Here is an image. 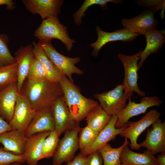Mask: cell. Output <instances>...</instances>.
<instances>
[{"instance_id":"cell-1","label":"cell","mask_w":165,"mask_h":165,"mask_svg":"<svg viewBox=\"0 0 165 165\" xmlns=\"http://www.w3.org/2000/svg\"><path fill=\"white\" fill-rule=\"evenodd\" d=\"M64 99L75 122L79 124L88 114L99 105L96 101L84 96L78 87L63 75L59 82Z\"/></svg>"},{"instance_id":"cell-2","label":"cell","mask_w":165,"mask_h":165,"mask_svg":"<svg viewBox=\"0 0 165 165\" xmlns=\"http://www.w3.org/2000/svg\"><path fill=\"white\" fill-rule=\"evenodd\" d=\"M23 94L36 111L51 108L55 101L63 95L59 82L48 80L36 82L29 79Z\"/></svg>"},{"instance_id":"cell-3","label":"cell","mask_w":165,"mask_h":165,"mask_svg":"<svg viewBox=\"0 0 165 165\" xmlns=\"http://www.w3.org/2000/svg\"><path fill=\"white\" fill-rule=\"evenodd\" d=\"M34 36L43 42H51L53 39L61 41L70 51L75 41L69 37L66 26L61 24L57 17H52L43 20L35 30Z\"/></svg>"},{"instance_id":"cell-4","label":"cell","mask_w":165,"mask_h":165,"mask_svg":"<svg viewBox=\"0 0 165 165\" xmlns=\"http://www.w3.org/2000/svg\"><path fill=\"white\" fill-rule=\"evenodd\" d=\"M133 95V92L125 91L122 83L111 90L95 94L94 96L108 114L118 116L126 106L127 100Z\"/></svg>"},{"instance_id":"cell-5","label":"cell","mask_w":165,"mask_h":165,"mask_svg":"<svg viewBox=\"0 0 165 165\" xmlns=\"http://www.w3.org/2000/svg\"><path fill=\"white\" fill-rule=\"evenodd\" d=\"M47 56L62 74L73 82L72 75H82L83 71L75 66L80 61L79 57H69L58 52L51 42H43L39 41Z\"/></svg>"},{"instance_id":"cell-6","label":"cell","mask_w":165,"mask_h":165,"mask_svg":"<svg viewBox=\"0 0 165 165\" xmlns=\"http://www.w3.org/2000/svg\"><path fill=\"white\" fill-rule=\"evenodd\" d=\"M79 125L66 130L63 137L59 141L56 151L53 156L52 165H61L68 162L74 158L79 149L78 137Z\"/></svg>"},{"instance_id":"cell-7","label":"cell","mask_w":165,"mask_h":165,"mask_svg":"<svg viewBox=\"0 0 165 165\" xmlns=\"http://www.w3.org/2000/svg\"><path fill=\"white\" fill-rule=\"evenodd\" d=\"M161 114L156 109H151L138 121H128L127 126L119 134L130 140V148L140 150L141 147L137 142L139 136L147 128L160 119Z\"/></svg>"},{"instance_id":"cell-8","label":"cell","mask_w":165,"mask_h":165,"mask_svg":"<svg viewBox=\"0 0 165 165\" xmlns=\"http://www.w3.org/2000/svg\"><path fill=\"white\" fill-rule=\"evenodd\" d=\"M140 52L130 56L119 53L117 56L124 67V77L123 84L125 91L135 92L143 97L145 93L140 90L138 84V71L139 69L138 62L140 59Z\"/></svg>"},{"instance_id":"cell-9","label":"cell","mask_w":165,"mask_h":165,"mask_svg":"<svg viewBox=\"0 0 165 165\" xmlns=\"http://www.w3.org/2000/svg\"><path fill=\"white\" fill-rule=\"evenodd\" d=\"M36 112L26 97L20 93L17 97L13 116L9 123L13 129L24 133Z\"/></svg>"},{"instance_id":"cell-10","label":"cell","mask_w":165,"mask_h":165,"mask_svg":"<svg viewBox=\"0 0 165 165\" xmlns=\"http://www.w3.org/2000/svg\"><path fill=\"white\" fill-rule=\"evenodd\" d=\"M128 100V104L118 116L115 125L116 128H122L132 117L145 113L150 107L159 106L163 102L159 97L156 96L143 97L140 101L139 103L132 101L131 97Z\"/></svg>"},{"instance_id":"cell-11","label":"cell","mask_w":165,"mask_h":165,"mask_svg":"<svg viewBox=\"0 0 165 165\" xmlns=\"http://www.w3.org/2000/svg\"><path fill=\"white\" fill-rule=\"evenodd\" d=\"M51 110L54 123V130L60 135L66 130L79 125L73 119L63 95L55 101Z\"/></svg>"},{"instance_id":"cell-12","label":"cell","mask_w":165,"mask_h":165,"mask_svg":"<svg viewBox=\"0 0 165 165\" xmlns=\"http://www.w3.org/2000/svg\"><path fill=\"white\" fill-rule=\"evenodd\" d=\"M154 13L151 10H146L134 18H123L121 20V23L125 28L133 32L145 35L156 29L158 24L154 17Z\"/></svg>"},{"instance_id":"cell-13","label":"cell","mask_w":165,"mask_h":165,"mask_svg":"<svg viewBox=\"0 0 165 165\" xmlns=\"http://www.w3.org/2000/svg\"><path fill=\"white\" fill-rule=\"evenodd\" d=\"M96 29L97 35V39L90 45V46L94 48L91 55L94 57L98 56L100 50L107 43L116 41L130 42L140 35L125 28L112 32L105 31L98 26L96 27Z\"/></svg>"},{"instance_id":"cell-14","label":"cell","mask_w":165,"mask_h":165,"mask_svg":"<svg viewBox=\"0 0 165 165\" xmlns=\"http://www.w3.org/2000/svg\"><path fill=\"white\" fill-rule=\"evenodd\" d=\"M151 125L150 130L147 129L145 139L139 144L155 155L165 152V122L159 119Z\"/></svg>"},{"instance_id":"cell-15","label":"cell","mask_w":165,"mask_h":165,"mask_svg":"<svg viewBox=\"0 0 165 165\" xmlns=\"http://www.w3.org/2000/svg\"><path fill=\"white\" fill-rule=\"evenodd\" d=\"M62 0H24L26 9L33 14H39L43 20L56 16L61 12Z\"/></svg>"},{"instance_id":"cell-16","label":"cell","mask_w":165,"mask_h":165,"mask_svg":"<svg viewBox=\"0 0 165 165\" xmlns=\"http://www.w3.org/2000/svg\"><path fill=\"white\" fill-rule=\"evenodd\" d=\"M15 55L17 64V87L19 93H20L23 83L27 78L35 58L32 45L21 46L15 52Z\"/></svg>"},{"instance_id":"cell-17","label":"cell","mask_w":165,"mask_h":165,"mask_svg":"<svg viewBox=\"0 0 165 165\" xmlns=\"http://www.w3.org/2000/svg\"><path fill=\"white\" fill-rule=\"evenodd\" d=\"M19 93L17 82L0 90V116L9 123L11 119Z\"/></svg>"},{"instance_id":"cell-18","label":"cell","mask_w":165,"mask_h":165,"mask_svg":"<svg viewBox=\"0 0 165 165\" xmlns=\"http://www.w3.org/2000/svg\"><path fill=\"white\" fill-rule=\"evenodd\" d=\"M54 121L51 108L36 111L24 133L27 138L45 131L54 130Z\"/></svg>"},{"instance_id":"cell-19","label":"cell","mask_w":165,"mask_h":165,"mask_svg":"<svg viewBox=\"0 0 165 165\" xmlns=\"http://www.w3.org/2000/svg\"><path fill=\"white\" fill-rule=\"evenodd\" d=\"M118 118L117 116H112L107 125L99 133L92 145L85 151L81 153L86 156L91 153L99 150L109 141L115 139L116 136L119 135L127 125V123L122 128H116L115 125Z\"/></svg>"},{"instance_id":"cell-20","label":"cell","mask_w":165,"mask_h":165,"mask_svg":"<svg viewBox=\"0 0 165 165\" xmlns=\"http://www.w3.org/2000/svg\"><path fill=\"white\" fill-rule=\"evenodd\" d=\"M50 131L38 133L27 138L24 155L28 165H37L41 160L42 144Z\"/></svg>"},{"instance_id":"cell-21","label":"cell","mask_w":165,"mask_h":165,"mask_svg":"<svg viewBox=\"0 0 165 165\" xmlns=\"http://www.w3.org/2000/svg\"><path fill=\"white\" fill-rule=\"evenodd\" d=\"M27 138L24 133L13 129L0 135V143L6 150L16 155H23Z\"/></svg>"},{"instance_id":"cell-22","label":"cell","mask_w":165,"mask_h":165,"mask_svg":"<svg viewBox=\"0 0 165 165\" xmlns=\"http://www.w3.org/2000/svg\"><path fill=\"white\" fill-rule=\"evenodd\" d=\"M128 145L123 148L121 153V165H158L156 158L149 150L142 153L134 152Z\"/></svg>"},{"instance_id":"cell-23","label":"cell","mask_w":165,"mask_h":165,"mask_svg":"<svg viewBox=\"0 0 165 165\" xmlns=\"http://www.w3.org/2000/svg\"><path fill=\"white\" fill-rule=\"evenodd\" d=\"M146 46L144 50L140 51V61L138 63L139 69L147 58L151 54L157 53L162 48L165 42V36L161 31L156 29L145 35Z\"/></svg>"},{"instance_id":"cell-24","label":"cell","mask_w":165,"mask_h":165,"mask_svg":"<svg viewBox=\"0 0 165 165\" xmlns=\"http://www.w3.org/2000/svg\"><path fill=\"white\" fill-rule=\"evenodd\" d=\"M32 45L34 57L43 66L46 72L48 80L59 82L63 75L47 56L39 42L37 43L33 42Z\"/></svg>"},{"instance_id":"cell-25","label":"cell","mask_w":165,"mask_h":165,"mask_svg":"<svg viewBox=\"0 0 165 165\" xmlns=\"http://www.w3.org/2000/svg\"><path fill=\"white\" fill-rule=\"evenodd\" d=\"M99 105L93 109L85 119L87 125L90 129L99 133L107 125L111 116Z\"/></svg>"},{"instance_id":"cell-26","label":"cell","mask_w":165,"mask_h":165,"mask_svg":"<svg viewBox=\"0 0 165 165\" xmlns=\"http://www.w3.org/2000/svg\"><path fill=\"white\" fill-rule=\"evenodd\" d=\"M130 143L128 139L125 138L123 145L117 148H112L107 144L98 150L103 159L104 165H121L120 156L123 147Z\"/></svg>"},{"instance_id":"cell-27","label":"cell","mask_w":165,"mask_h":165,"mask_svg":"<svg viewBox=\"0 0 165 165\" xmlns=\"http://www.w3.org/2000/svg\"><path fill=\"white\" fill-rule=\"evenodd\" d=\"M60 135L55 130L50 132L43 143L42 159H48L53 157L58 146Z\"/></svg>"},{"instance_id":"cell-28","label":"cell","mask_w":165,"mask_h":165,"mask_svg":"<svg viewBox=\"0 0 165 165\" xmlns=\"http://www.w3.org/2000/svg\"><path fill=\"white\" fill-rule=\"evenodd\" d=\"M109 2L115 4L121 3V1L117 0H85L80 8L73 15L75 24L77 25L81 24L82 18L85 16V12L90 6L98 5L102 8L105 9L108 3Z\"/></svg>"},{"instance_id":"cell-29","label":"cell","mask_w":165,"mask_h":165,"mask_svg":"<svg viewBox=\"0 0 165 165\" xmlns=\"http://www.w3.org/2000/svg\"><path fill=\"white\" fill-rule=\"evenodd\" d=\"M17 64L16 62L0 66V88L17 82Z\"/></svg>"},{"instance_id":"cell-30","label":"cell","mask_w":165,"mask_h":165,"mask_svg":"<svg viewBox=\"0 0 165 165\" xmlns=\"http://www.w3.org/2000/svg\"><path fill=\"white\" fill-rule=\"evenodd\" d=\"M98 133L90 129L87 126L79 129L78 142L80 152L82 153L88 148L93 143Z\"/></svg>"},{"instance_id":"cell-31","label":"cell","mask_w":165,"mask_h":165,"mask_svg":"<svg viewBox=\"0 0 165 165\" xmlns=\"http://www.w3.org/2000/svg\"><path fill=\"white\" fill-rule=\"evenodd\" d=\"M8 39L4 34L0 35V66L10 64L16 62L15 57H13L9 50L8 44Z\"/></svg>"},{"instance_id":"cell-32","label":"cell","mask_w":165,"mask_h":165,"mask_svg":"<svg viewBox=\"0 0 165 165\" xmlns=\"http://www.w3.org/2000/svg\"><path fill=\"white\" fill-rule=\"evenodd\" d=\"M27 78L28 79L36 82L48 80L47 74L43 66L35 57Z\"/></svg>"},{"instance_id":"cell-33","label":"cell","mask_w":165,"mask_h":165,"mask_svg":"<svg viewBox=\"0 0 165 165\" xmlns=\"http://www.w3.org/2000/svg\"><path fill=\"white\" fill-rule=\"evenodd\" d=\"M25 162L24 155H19L0 147V165H10L14 163H21Z\"/></svg>"},{"instance_id":"cell-34","label":"cell","mask_w":165,"mask_h":165,"mask_svg":"<svg viewBox=\"0 0 165 165\" xmlns=\"http://www.w3.org/2000/svg\"><path fill=\"white\" fill-rule=\"evenodd\" d=\"M137 3L149 8L154 12L160 9L164 11L165 0H139Z\"/></svg>"},{"instance_id":"cell-35","label":"cell","mask_w":165,"mask_h":165,"mask_svg":"<svg viewBox=\"0 0 165 165\" xmlns=\"http://www.w3.org/2000/svg\"><path fill=\"white\" fill-rule=\"evenodd\" d=\"M101 155L98 150L94 151L86 157L85 165H103Z\"/></svg>"},{"instance_id":"cell-36","label":"cell","mask_w":165,"mask_h":165,"mask_svg":"<svg viewBox=\"0 0 165 165\" xmlns=\"http://www.w3.org/2000/svg\"><path fill=\"white\" fill-rule=\"evenodd\" d=\"M86 157L79 153L72 160L67 163V165H85Z\"/></svg>"},{"instance_id":"cell-37","label":"cell","mask_w":165,"mask_h":165,"mask_svg":"<svg viewBox=\"0 0 165 165\" xmlns=\"http://www.w3.org/2000/svg\"><path fill=\"white\" fill-rule=\"evenodd\" d=\"M13 130L9 123L0 116V135L6 132Z\"/></svg>"},{"instance_id":"cell-38","label":"cell","mask_w":165,"mask_h":165,"mask_svg":"<svg viewBox=\"0 0 165 165\" xmlns=\"http://www.w3.org/2000/svg\"><path fill=\"white\" fill-rule=\"evenodd\" d=\"M15 3L12 0H0V6L6 5L7 9L12 10L15 8Z\"/></svg>"},{"instance_id":"cell-39","label":"cell","mask_w":165,"mask_h":165,"mask_svg":"<svg viewBox=\"0 0 165 165\" xmlns=\"http://www.w3.org/2000/svg\"><path fill=\"white\" fill-rule=\"evenodd\" d=\"M156 158L158 165H165V152H161Z\"/></svg>"},{"instance_id":"cell-40","label":"cell","mask_w":165,"mask_h":165,"mask_svg":"<svg viewBox=\"0 0 165 165\" xmlns=\"http://www.w3.org/2000/svg\"><path fill=\"white\" fill-rule=\"evenodd\" d=\"M20 163H11L10 165H21Z\"/></svg>"}]
</instances>
